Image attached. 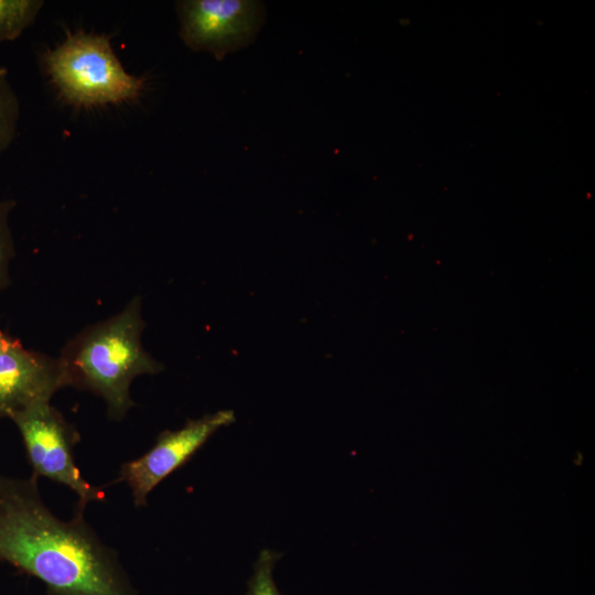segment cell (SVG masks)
Masks as SVG:
<instances>
[{
    "label": "cell",
    "instance_id": "obj_8",
    "mask_svg": "<svg viewBox=\"0 0 595 595\" xmlns=\"http://www.w3.org/2000/svg\"><path fill=\"white\" fill-rule=\"evenodd\" d=\"M43 1L0 0V44L13 41L36 19Z\"/></svg>",
    "mask_w": 595,
    "mask_h": 595
},
{
    "label": "cell",
    "instance_id": "obj_5",
    "mask_svg": "<svg viewBox=\"0 0 595 595\" xmlns=\"http://www.w3.org/2000/svg\"><path fill=\"white\" fill-rule=\"evenodd\" d=\"M176 10L183 42L218 61L249 45L264 20L263 4L252 0H184Z\"/></svg>",
    "mask_w": 595,
    "mask_h": 595
},
{
    "label": "cell",
    "instance_id": "obj_10",
    "mask_svg": "<svg viewBox=\"0 0 595 595\" xmlns=\"http://www.w3.org/2000/svg\"><path fill=\"white\" fill-rule=\"evenodd\" d=\"M279 558V553L268 549L260 552L248 583L247 595H282L275 586L272 573Z\"/></svg>",
    "mask_w": 595,
    "mask_h": 595
},
{
    "label": "cell",
    "instance_id": "obj_7",
    "mask_svg": "<svg viewBox=\"0 0 595 595\" xmlns=\"http://www.w3.org/2000/svg\"><path fill=\"white\" fill-rule=\"evenodd\" d=\"M64 388L57 357L32 350L0 327V419L40 402Z\"/></svg>",
    "mask_w": 595,
    "mask_h": 595
},
{
    "label": "cell",
    "instance_id": "obj_9",
    "mask_svg": "<svg viewBox=\"0 0 595 595\" xmlns=\"http://www.w3.org/2000/svg\"><path fill=\"white\" fill-rule=\"evenodd\" d=\"M20 117V104L4 68L0 67V154L12 143Z\"/></svg>",
    "mask_w": 595,
    "mask_h": 595
},
{
    "label": "cell",
    "instance_id": "obj_3",
    "mask_svg": "<svg viewBox=\"0 0 595 595\" xmlns=\"http://www.w3.org/2000/svg\"><path fill=\"white\" fill-rule=\"evenodd\" d=\"M43 60L60 94L77 106L131 100L144 87L142 77L123 68L105 35L69 33L62 43L47 51Z\"/></svg>",
    "mask_w": 595,
    "mask_h": 595
},
{
    "label": "cell",
    "instance_id": "obj_11",
    "mask_svg": "<svg viewBox=\"0 0 595 595\" xmlns=\"http://www.w3.org/2000/svg\"><path fill=\"white\" fill-rule=\"evenodd\" d=\"M14 205L12 199L0 201V292L10 283V263L14 256V244L9 217Z\"/></svg>",
    "mask_w": 595,
    "mask_h": 595
},
{
    "label": "cell",
    "instance_id": "obj_1",
    "mask_svg": "<svg viewBox=\"0 0 595 595\" xmlns=\"http://www.w3.org/2000/svg\"><path fill=\"white\" fill-rule=\"evenodd\" d=\"M37 476H0V562L42 581L50 595H137L117 552L75 511L56 517Z\"/></svg>",
    "mask_w": 595,
    "mask_h": 595
},
{
    "label": "cell",
    "instance_id": "obj_6",
    "mask_svg": "<svg viewBox=\"0 0 595 595\" xmlns=\"http://www.w3.org/2000/svg\"><path fill=\"white\" fill-rule=\"evenodd\" d=\"M234 422V411L220 410L188 420L178 430L161 432L147 453L121 465L116 482H125L131 488L137 507L145 506L149 494L161 480L183 466L216 431Z\"/></svg>",
    "mask_w": 595,
    "mask_h": 595
},
{
    "label": "cell",
    "instance_id": "obj_2",
    "mask_svg": "<svg viewBox=\"0 0 595 595\" xmlns=\"http://www.w3.org/2000/svg\"><path fill=\"white\" fill-rule=\"evenodd\" d=\"M144 327L141 298L133 296L119 313L84 328L57 357L64 387L99 396L108 418L121 421L134 405L130 396L133 379L163 369L142 346Z\"/></svg>",
    "mask_w": 595,
    "mask_h": 595
},
{
    "label": "cell",
    "instance_id": "obj_4",
    "mask_svg": "<svg viewBox=\"0 0 595 595\" xmlns=\"http://www.w3.org/2000/svg\"><path fill=\"white\" fill-rule=\"evenodd\" d=\"M10 420L20 432L32 474L72 489L78 497L76 511L84 512L87 504L105 499L104 489L88 483L74 462L78 431L50 402L30 405Z\"/></svg>",
    "mask_w": 595,
    "mask_h": 595
}]
</instances>
